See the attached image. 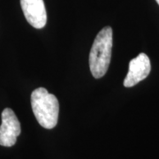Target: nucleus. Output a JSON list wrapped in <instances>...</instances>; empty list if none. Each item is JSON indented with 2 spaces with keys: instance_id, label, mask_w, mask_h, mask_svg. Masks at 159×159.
Returning <instances> with one entry per match:
<instances>
[{
  "instance_id": "f257e3e1",
  "label": "nucleus",
  "mask_w": 159,
  "mask_h": 159,
  "mask_svg": "<svg viewBox=\"0 0 159 159\" xmlns=\"http://www.w3.org/2000/svg\"><path fill=\"white\" fill-rule=\"evenodd\" d=\"M112 29L105 27L97 34L89 53V68L94 78H102L107 73L112 50Z\"/></svg>"
},
{
  "instance_id": "f03ea898",
  "label": "nucleus",
  "mask_w": 159,
  "mask_h": 159,
  "mask_svg": "<svg viewBox=\"0 0 159 159\" xmlns=\"http://www.w3.org/2000/svg\"><path fill=\"white\" fill-rule=\"evenodd\" d=\"M31 106L40 125L46 129H52L57 125L59 103L57 97L46 89L38 88L32 92Z\"/></svg>"
},
{
  "instance_id": "7ed1b4c3",
  "label": "nucleus",
  "mask_w": 159,
  "mask_h": 159,
  "mask_svg": "<svg viewBox=\"0 0 159 159\" xmlns=\"http://www.w3.org/2000/svg\"><path fill=\"white\" fill-rule=\"evenodd\" d=\"M1 117L0 145L4 147H11L16 143L18 136L21 133L20 123L11 109H5Z\"/></svg>"
},
{
  "instance_id": "20e7f679",
  "label": "nucleus",
  "mask_w": 159,
  "mask_h": 159,
  "mask_svg": "<svg viewBox=\"0 0 159 159\" xmlns=\"http://www.w3.org/2000/svg\"><path fill=\"white\" fill-rule=\"evenodd\" d=\"M151 70L149 57L145 53H140L129 63L128 74L124 80V86L131 88L147 78Z\"/></svg>"
},
{
  "instance_id": "39448f33",
  "label": "nucleus",
  "mask_w": 159,
  "mask_h": 159,
  "mask_svg": "<svg viewBox=\"0 0 159 159\" xmlns=\"http://www.w3.org/2000/svg\"><path fill=\"white\" fill-rule=\"evenodd\" d=\"M24 16L34 29L44 28L47 22V12L43 0H20Z\"/></svg>"
},
{
  "instance_id": "423d86ee",
  "label": "nucleus",
  "mask_w": 159,
  "mask_h": 159,
  "mask_svg": "<svg viewBox=\"0 0 159 159\" xmlns=\"http://www.w3.org/2000/svg\"><path fill=\"white\" fill-rule=\"evenodd\" d=\"M156 1H157V3L159 5V0H156Z\"/></svg>"
}]
</instances>
